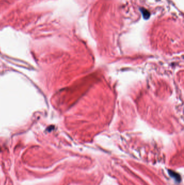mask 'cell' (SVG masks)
<instances>
[{
    "mask_svg": "<svg viewBox=\"0 0 184 185\" xmlns=\"http://www.w3.org/2000/svg\"><path fill=\"white\" fill-rule=\"evenodd\" d=\"M169 174L171 175V177H173L176 181H179V182L180 181V182L181 178H180V175L178 174H177V173L174 172L172 171H169Z\"/></svg>",
    "mask_w": 184,
    "mask_h": 185,
    "instance_id": "cell-1",
    "label": "cell"
},
{
    "mask_svg": "<svg viewBox=\"0 0 184 185\" xmlns=\"http://www.w3.org/2000/svg\"><path fill=\"white\" fill-rule=\"evenodd\" d=\"M142 15H143V16L145 18H148L149 16H150V13L149 12L146 10V9H142Z\"/></svg>",
    "mask_w": 184,
    "mask_h": 185,
    "instance_id": "cell-2",
    "label": "cell"
}]
</instances>
